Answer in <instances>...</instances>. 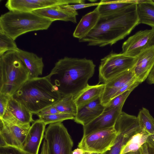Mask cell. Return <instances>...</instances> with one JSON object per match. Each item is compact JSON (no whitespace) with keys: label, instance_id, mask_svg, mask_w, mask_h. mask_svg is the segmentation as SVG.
<instances>
[{"label":"cell","instance_id":"6da1fadb","mask_svg":"<svg viewBox=\"0 0 154 154\" xmlns=\"http://www.w3.org/2000/svg\"><path fill=\"white\" fill-rule=\"evenodd\" d=\"M95 66L91 60L65 57L55 63L46 76L62 97H74L88 85Z\"/></svg>","mask_w":154,"mask_h":154},{"label":"cell","instance_id":"7a4b0ae2","mask_svg":"<svg viewBox=\"0 0 154 154\" xmlns=\"http://www.w3.org/2000/svg\"><path fill=\"white\" fill-rule=\"evenodd\" d=\"M138 24L137 3H134L118 12L100 17L94 28L79 41L90 46H111L129 35Z\"/></svg>","mask_w":154,"mask_h":154},{"label":"cell","instance_id":"3957f363","mask_svg":"<svg viewBox=\"0 0 154 154\" xmlns=\"http://www.w3.org/2000/svg\"><path fill=\"white\" fill-rule=\"evenodd\" d=\"M12 97L35 114L62 97L47 76L29 79Z\"/></svg>","mask_w":154,"mask_h":154},{"label":"cell","instance_id":"277c9868","mask_svg":"<svg viewBox=\"0 0 154 154\" xmlns=\"http://www.w3.org/2000/svg\"><path fill=\"white\" fill-rule=\"evenodd\" d=\"M29 78L28 69L16 51L0 56V93L13 96Z\"/></svg>","mask_w":154,"mask_h":154},{"label":"cell","instance_id":"5b68a950","mask_svg":"<svg viewBox=\"0 0 154 154\" xmlns=\"http://www.w3.org/2000/svg\"><path fill=\"white\" fill-rule=\"evenodd\" d=\"M53 22L32 12L9 11L0 17V29L15 40L28 32L47 30Z\"/></svg>","mask_w":154,"mask_h":154},{"label":"cell","instance_id":"8992f818","mask_svg":"<svg viewBox=\"0 0 154 154\" xmlns=\"http://www.w3.org/2000/svg\"><path fill=\"white\" fill-rule=\"evenodd\" d=\"M136 57L112 52L101 59L99 68V83L104 84L119 74L133 69Z\"/></svg>","mask_w":154,"mask_h":154},{"label":"cell","instance_id":"52a82bcc","mask_svg":"<svg viewBox=\"0 0 154 154\" xmlns=\"http://www.w3.org/2000/svg\"><path fill=\"white\" fill-rule=\"evenodd\" d=\"M48 154H71L73 140L67 129L61 122L49 125L44 136Z\"/></svg>","mask_w":154,"mask_h":154},{"label":"cell","instance_id":"ba28073f","mask_svg":"<svg viewBox=\"0 0 154 154\" xmlns=\"http://www.w3.org/2000/svg\"><path fill=\"white\" fill-rule=\"evenodd\" d=\"M114 127L118 134L114 144L103 154H120L123 147L130 138L142 130L137 117L123 112L120 114Z\"/></svg>","mask_w":154,"mask_h":154},{"label":"cell","instance_id":"9c48e42d","mask_svg":"<svg viewBox=\"0 0 154 154\" xmlns=\"http://www.w3.org/2000/svg\"><path fill=\"white\" fill-rule=\"evenodd\" d=\"M114 127L83 136L78 145L84 152L103 154L114 144L118 135Z\"/></svg>","mask_w":154,"mask_h":154},{"label":"cell","instance_id":"30bf717a","mask_svg":"<svg viewBox=\"0 0 154 154\" xmlns=\"http://www.w3.org/2000/svg\"><path fill=\"white\" fill-rule=\"evenodd\" d=\"M30 124L7 123L0 119V147L10 146L22 149Z\"/></svg>","mask_w":154,"mask_h":154},{"label":"cell","instance_id":"8fae6325","mask_svg":"<svg viewBox=\"0 0 154 154\" xmlns=\"http://www.w3.org/2000/svg\"><path fill=\"white\" fill-rule=\"evenodd\" d=\"M154 46V28L140 30L123 44L122 53L136 57L141 52Z\"/></svg>","mask_w":154,"mask_h":154},{"label":"cell","instance_id":"7c38bea8","mask_svg":"<svg viewBox=\"0 0 154 154\" xmlns=\"http://www.w3.org/2000/svg\"><path fill=\"white\" fill-rule=\"evenodd\" d=\"M85 3L83 0H8L5 6L9 11L30 12L48 7Z\"/></svg>","mask_w":154,"mask_h":154},{"label":"cell","instance_id":"4fadbf2b","mask_svg":"<svg viewBox=\"0 0 154 154\" xmlns=\"http://www.w3.org/2000/svg\"><path fill=\"white\" fill-rule=\"evenodd\" d=\"M32 114L29 110L12 96L10 97L5 112L0 119L4 122L18 125L33 122Z\"/></svg>","mask_w":154,"mask_h":154},{"label":"cell","instance_id":"5bb4252c","mask_svg":"<svg viewBox=\"0 0 154 154\" xmlns=\"http://www.w3.org/2000/svg\"><path fill=\"white\" fill-rule=\"evenodd\" d=\"M136 57L132 71L136 81L141 83L148 78L154 66V46L142 51Z\"/></svg>","mask_w":154,"mask_h":154},{"label":"cell","instance_id":"9a60e30c","mask_svg":"<svg viewBox=\"0 0 154 154\" xmlns=\"http://www.w3.org/2000/svg\"><path fill=\"white\" fill-rule=\"evenodd\" d=\"M122 108H116L104 111L92 121L83 126V136L115 126Z\"/></svg>","mask_w":154,"mask_h":154},{"label":"cell","instance_id":"2e32d148","mask_svg":"<svg viewBox=\"0 0 154 154\" xmlns=\"http://www.w3.org/2000/svg\"><path fill=\"white\" fill-rule=\"evenodd\" d=\"M46 125L39 119L32 122L26 135L22 149L31 154H38Z\"/></svg>","mask_w":154,"mask_h":154},{"label":"cell","instance_id":"e0dca14e","mask_svg":"<svg viewBox=\"0 0 154 154\" xmlns=\"http://www.w3.org/2000/svg\"><path fill=\"white\" fill-rule=\"evenodd\" d=\"M135 79L132 69L126 71L104 83L105 88L101 97V103L105 106L112 96L127 83Z\"/></svg>","mask_w":154,"mask_h":154},{"label":"cell","instance_id":"ac0fdd59","mask_svg":"<svg viewBox=\"0 0 154 154\" xmlns=\"http://www.w3.org/2000/svg\"><path fill=\"white\" fill-rule=\"evenodd\" d=\"M105 106L101 103V97L77 107L74 121L84 126L96 119L104 111Z\"/></svg>","mask_w":154,"mask_h":154},{"label":"cell","instance_id":"d6986e66","mask_svg":"<svg viewBox=\"0 0 154 154\" xmlns=\"http://www.w3.org/2000/svg\"><path fill=\"white\" fill-rule=\"evenodd\" d=\"M63 5L48 7L32 12L53 22L60 20L76 23V17L78 15L77 11L66 8Z\"/></svg>","mask_w":154,"mask_h":154},{"label":"cell","instance_id":"ffe728a7","mask_svg":"<svg viewBox=\"0 0 154 154\" xmlns=\"http://www.w3.org/2000/svg\"><path fill=\"white\" fill-rule=\"evenodd\" d=\"M16 51L28 69L30 78H38L42 75L44 66L42 57L20 48Z\"/></svg>","mask_w":154,"mask_h":154},{"label":"cell","instance_id":"44dd1931","mask_svg":"<svg viewBox=\"0 0 154 154\" xmlns=\"http://www.w3.org/2000/svg\"><path fill=\"white\" fill-rule=\"evenodd\" d=\"M100 17L97 7L84 15L76 26L73 36L80 39L86 36L96 26Z\"/></svg>","mask_w":154,"mask_h":154},{"label":"cell","instance_id":"7402d4cb","mask_svg":"<svg viewBox=\"0 0 154 154\" xmlns=\"http://www.w3.org/2000/svg\"><path fill=\"white\" fill-rule=\"evenodd\" d=\"M104 88V84H98L93 85L88 84L78 95L74 97L77 107L101 97Z\"/></svg>","mask_w":154,"mask_h":154},{"label":"cell","instance_id":"603a6c76","mask_svg":"<svg viewBox=\"0 0 154 154\" xmlns=\"http://www.w3.org/2000/svg\"><path fill=\"white\" fill-rule=\"evenodd\" d=\"M134 3L137 4V0H102L97 7L100 17H103L120 12Z\"/></svg>","mask_w":154,"mask_h":154},{"label":"cell","instance_id":"cb8c5ba5","mask_svg":"<svg viewBox=\"0 0 154 154\" xmlns=\"http://www.w3.org/2000/svg\"><path fill=\"white\" fill-rule=\"evenodd\" d=\"M138 24H144L154 28V3L152 0H137Z\"/></svg>","mask_w":154,"mask_h":154},{"label":"cell","instance_id":"d4e9b609","mask_svg":"<svg viewBox=\"0 0 154 154\" xmlns=\"http://www.w3.org/2000/svg\"><path fill=\"white\" fill-rule=\"evenodd\" d=\"M147 132L141 130L133 135L123 147L120 154L131 151H136L146 142L149 136Z\"/></svg>","mask_w":154,"mask_h":154},{"label":"cell","instance_id":"484cf974","mask_svg":"<svg viewBox=\"0 0 154 154\" xmlns=\"http://www.w3.org/2000/svg\"><path fill=\"white\" fill-rule=\"evenodd\" d=\"M54 106L60 112L74 116L76 114L77 107L75 102L74 96L72 95L62 97Z\"/></svg>","mask_w":154,"mask_h":154},{"label":"cell","instance_id":"4316f807","mask_svg":"<svg viewBox=\"0 0 154 154\" xmlns=\"http://www.w3.org/2000/svg\"><path fill=\"white\" fill-rule=\"evenodd\" d=\"M137 117L141 129L149 135L154 134V119L149 110L143 107L140 110Z\"/></svg>","mask_w":154,"mask_h":154},{"label":"cell","instance_id":"83f0119b","mask_svg":"<svg viewBox=\"0 0 154 154\" xmlns=\"http://www.w3.org/2000/svg\"><path fill=\"white\" fill-rule=\"evenodd\" d=\"M19 49L13 39L0 29V56L7 52Z\"/></svg>","mask_w":154,"mask_h":154},{"label":"cell","instance_id":"f1b7e54d","mask_svg":"<svg viewBox=\"0 0 154 154\" xmlns=\"http://www.w3.org/2000/svg\"><path fill=\"white\" fill-rule=\"evenodd\" d=\"M135 88H132L111 99L105 106L104 111L116 108H122L126 99Z\"/></svg>","mask_w":154,"mask_h":154},{"label":"cell","instance_id":"f546056e","mask_svg":"<svg viewBox=\"0 0 154 154\" xmlns=\"http://www.w3.org/2000/svg\"><path fill=\"white\" fill-rule=\"evenodd\" d=\"M39 119L46 125L62 122L64 120L73 119L75 116L69 114L59 113L54 114L38 116Z\"/></svg>","mask_w":154,"mask_h":154},{"label":"cell","instance_id":"4dcf8cb0","mask_svg":"<svg viewBox=\"0 0 154 154\" xmlns=\"http://www.w3.org/2000/svg\"><path fill=\"white\" fill-rule=\"evenodd\" d=\"M0 154H31L17 147L7 146L0 147Z\"/></svg>","mask_w":154,"mask_h":154},{"label":"cell","instance_id":"1f68e13d","mask_svg":"<svg viewBox=\"0 0 154 154\" xmlns=\"http://www.w3.org/2000/svg\"><path fill=\"white\" fill-rule=\"evenodd\" d=\"M99 4V2L96 3H80L74 4H70L66 5H63V6L67 8L72 10L76 11L85 8L94 6L98 5Z\"/></svg>","mask_w":154,"mask_h":154},{"label":"cell","instance_id":"d6a6232c","mask_svg":"<svg viewBox=\"0 0 154 154\" xmlns=\"http://www.w3.org/2000/svg\"><path fill=\"white\" fill-rule=\"evenodd\" d=\"M11 96L0 93V118L3 116Z\"/></svg>","mask_w":154,"mask_h":154},{"label":"cell","instance_id":"836d02e7","mask_svg":"<svg viewBox=\"0 0 154 154\" xmlns=\"http://www.w3.org/2000/svg\"><path fill=\"white\" fill-rule=\"evenodd\" d=\"M60 112L56 108L54 105L46 108L41 110L35 115L38 116L48 115Z\"/></svg>","mask_w":154,"mask_h":154},{"label":"cell","instance_id":"e575fe53","mask_svg":"<svg viewBox=\"0 0 154 154\" xmlns=\"http://www.w3.org/2000/svg\"><path fill=\"white\" fill-rule=\"evenodd\" d=\"M147 79L148 82L149 84H154V66Z\"/></svg>","mask_w":154,"mask_h":154},{"label":"cell","instance_id":"d590c367","mask_svg":"<svg viewBox=\"0 0 154 154\" xmlns=\"http://www.w3.org/2000/svg\"><path fill=\"white\" fill-rule=\"evenodd\" d=\"M141 154H149L147 143H144L139 149Z\"/></svg>","mask_w":154,"mask_h":154},{"label":"cell","instance_id":"8d00e7d4","mask_svg":"<svg viewBox=\"0 0 154 154\" xmlns=\"http://www.w3.org/2000/svg\"><path fill=\"white\" fill-rule=\"evenodd\" d=\"M40 154H48V148L47 142L44 140L42 146Z\"/></svg>","mask_w":154,"mask_h":154},{"label":"cell","instance_id":"74e56055","mask_svg":"<svg viewBox=\"0 0 154 154\" xmlns=\"http://www.w3.org/2000/svg\"><path fill=\"white\" fill-rule=\"evenodd\" d=\"M146 142L154 148V134L150 135L149 136Z\"/></svg>","mask_w":154,"mask_h":154},{"label":"cell","instance_id":"f35d334b","mask_svg":"<svg viewBox=\"0 0 154 154\" xmlns=\"http://www.w3.org/2000/svg\"><path fill=\"white\" fill-rule=\"evenodd\" d=\"M84 151L82 149L78 148L72 151V154H83Z\"/></svg>","mask_w":154,"mask_h":154},{"label":"cell","instance_id":"ab89813d","mask_svg":"<svg viewBox=\"0 0 154 154\" xmlns=\"http://www.w3.org/2000/svg\"><path fill=\"white\" fill-rule=\"evenodd\" d=\"M147 145L149 154H154V148L148 143Z\"/></svg>","mask_w":154,"mask_h":154},{"label":"cell","instance_id":"60d3db41","mask_svg":"<svg viewBox=\"0 0 154 154\" xmlns=\"http://www.w3.org/2000/svg\"><path fill=\"white\" fill-rule=\"evenodd\" d=\"M123 154H141V153L139 149V150L136 151H131Z\"/></svg>","mask_w":154,"mask_h":154},{"label":"cell","instance_id":"b9f144b4","mask_svg":"<svg viewBox=\"0 0 154 154\" xmlns=\"http://www.w3.org/2000/svg\"><path fill=\"white\" fill-rule=\"evenodd\" d=\"M83 154H103L101 153L84 152Z\"/></svg>","mask_w":154,"mask_h":154},{"label":"cell","instance_id":"7bdbcfd3","mask_svg":"<svg viewBox=\"0 0 154 154\" xmlns=\"http://www.w3.org/2000/svg\"><path fill=\"white\" fill-rule=\"evenodd\" d=\"M152 1L154 3V0H152Z\"/></svg>","mask_w":154,"mask_h":154},{"label":"cell","instance_id":"ee69618b","mask_svg":"<svg viewBox=\"0 0 154 154\" xmlns=\"http://www.w3.org/2000/svg\"></svg>","mask_w":154,"mask_h":154}]
</instances>
